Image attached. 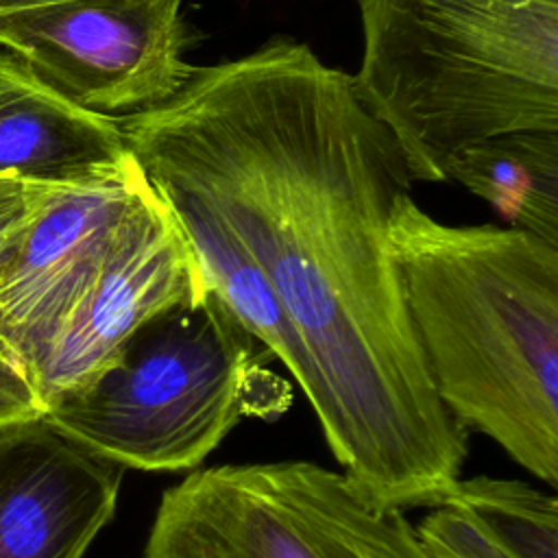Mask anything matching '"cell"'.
Wrapping results in <instances>:
<instances>
[{
  "label": "cell",
  "instance_id": "obj_15",
  "mask_svg": "<svg viewBox=\"0 0 558 558\" xmlns=\"http://www.w3.org/2000/svg\"><path fill=\"white\" fill-rule=\"evenodd\" d=\"M44 410L28 371L0 344V425L39 418Z\"/></svg>",
  "mask_w": 558,
  "mask_h": 558
},
{
  "label": "cell",
  "instance_id": "obj_9",
  "mask_svg": "<svg viewBox=\"0 0 558 558\" xmlns=\"http://www.w3.org/2000/svg\"><path fill=\"white\" fill-rule=\"evenodd\" d=\"M124 471L44 416L0 425V558H83Z\"/></svg>",
  "mask_w": 558,
  "mask_h": 558
},
{
  "label": "cell",
  "instance_id": "obj_16",
  "mask_svg": "<svg viewBox=\"0 0 558 558\" xmlns=\"http://www.w3.org/2000/svg\"><path fill=\"white\" fill-rule=\"evenodd\" d=\"M63 2H74V0H0V17L22 13V11H33L41 7H52V4H63Z\"/></svg>",
  "mask_w": 558,
  "mask_h": 558
},
{
  "label": "cell",
  "instance_id": "obj_14",
  "mask_svg": "<svg viewBox=\"0 0 558 558\" xmlns=\"http://www.w3.org/2000/svg\"><path fill=\"white\" fill-rule=\"evenodd\" d=\"M61 183L63 181L28 179L13 172L0 174V275Z\"/></svg>",
  "mask_w": 558,
  "mask_h": 558
},
{
  "label": "cell",
  "instance_id": "obj_8",
  "mask_svg": "<svg viewBox=\"0 0 558 558\" xmlns=\"http://www.w3.org/2000/svg\"><path fill=\"white\" fill-rule=\"evenodd\" d=\"M207 292L190 240L153 190L37 364L33 384L44 408L89 386L146 323Z\"/></svg>",
  "mask_w": 558,
  "mask_h": 558
},
{
  "label": "cell",
  "instance_id": "obj_4",
  "mask_svg": "<svg viewBox=\"0 0 558 558\" xmlns=\"http://www.w3.org/2000/svg\"><path fill=\"white\" fill-rule=\"evenodd\" d=\"M272 355L209 290L146 323L107 371L44 412L61 434L122 469H196L244 418L292 403Z\"/></svg>",
  "mask_w": 558,
  "mask_h": 558
},
{
  "label": "cell",
  "instance_id": "obj_10",
  "mask_svg": "<svg viewBox=\"0 0 558 558\" xmlns=\"http://www.w3.org/2000/svg\"><path fill=\"white\" fill-rule=\"evenodd\" d=\"M126 155L120 118L72 102L0 48V174L65 181Z\"/></svg>",
  "mask_w": 558,
  "mask_h": 558
},
{
  "label": "cell",
  "instance_id": "obj_11",
  "mask_svg": "<svg viewBox=\"0 0 558 558\" xmlns=\"http://www.w3.org/2000/svg\"><path fill=\"white\" fill-rule=\"evenodd\" d=\"M512 229L558 246V133L512 131L458 153L447 170Z\"/></svg>",
  "mask_w": 558,
  "mask_h": 558
},
{
  "label": "cell",
  "instance_id": "obj_7",
  "mask_svg": "<svg viewBox=\"0 0 558 558\" xmlns=\"http://www.w3.org/2000/svg\"><path fill=\"white\" fill-rule=\"evenodd\" d=\"M153 185L129 153L59 185L0 275V344L31 379Z\"/></svg>",
  "mask_w": 558,
  "mask_h": 558
},
{
  "label": "cell",
  "instance_id": "obj_5",
  "mask_svg": "<svg viewBox=\"0 0 558 558\" xmlns=\"http://www.w3.org/2000/svg\"><path fill=\"white\" fill-rule=\"evenodd\" d=\"M144 558H432L416 527L307 460L216 464L170 486Z\"/></svg>",
  "mask_w": 558,
  "mask_h": 558
},
{
  "label": "cell",
  "instance_id": "obj_6",
  "mask_svg": "<svg viewBox=\"0 0 558 558\" xmlns=\"http://www.w3.org/2000/svg\"><path fill=\"white\" fill-rule=\"evenodd\" d=\"M183 0H74L0 17V48L72 102L126 118L177 96L198 65Z\"/></svg>",
  "mask_w": 558,
  "mask_h": 558
},
{
  "label": "cell",
  "instance_id": "obj_12",
  "mask_svg": "<svg viewBox=\"0 0 558 558\" xmlns=\"http://www.w3.org/2000/svg\"><path fill=\"white\" fill-rule=\"evenodd\" d=\"M440 501L471 512L514 558H558V501L551 493L477 475L458 477Z\"/></svg>",
  "mask_w": 558,
  "mask_h": 558
},
{
  "label": "cell",
  "instance_id": "obj_1",
  "mask_svg": "<svg viewBox=\"0 0 558 558\" xmlns=\"http://www.w3.org/2000/svg\"><path fill=\"white\" fill-rule=\"evenodd\" d=\"M120 126L148 183L201 201L268 283L342 473L401 510L436 506L466 427L434 388L390 257L388 218L412 179L351 76L272 37L198 65Z\"/></svg>",
  "mask_w": 558,
  "mask_h": 558
},
{
  "label": "cell",
  "instance_id": "obj_13",
  "mask_svg": "<svg viewBox=\"0 0 558 558\" xmlns=\"http://www.w3.org/2000/svg\"><path fill=\"white\" fill-rule=\"evenodd\" d=\"M416 534L432 558H514L471 512L440 501Z\"/></svg>",
  "mask_w": 558,
  "mask_h": 558
},
{
  "label": "cell",
  "instance_id": "obj_2",
  "mask_svg": "<svg viewBox=\"0 0 558 558\" xmlns=\"http://www.w3.org/2000/svg\"><path fill=\"white\" fill-rule=\"evenodd\" d=\"M390 257L434 388L469 429L558 484V246L512 227L447 225L410 192Z\"/></svg>",
  "mask_w": 558,
  "mask_h": 558
},
{
  "label": "cell",
  "instance_id": "obj_3",
  "mask_svg": "<svg viewBox=\"0 0 558 558\" xmlns=\"http://www.w3.org/2000/svg\"><path fill=\"white\" fill-rule=\"evenodd\" d=\"M353 92L412 181L512 131L558 133V0H353Z\"/></svg>",
  "mask_w": 558,
  "mask_h": 558
}]
</instances>
